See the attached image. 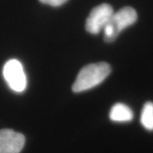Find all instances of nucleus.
Masks as SVG:
<instances>
[{
  "label": "nucleus",
  "mask_w": 153,
  "mask_h": 153,
  "mask_svg": "<svg viewBox=\"0 0 153 153\" xmlns=\"http://www.w3.org/2000/svg\"><path fill=\"white\" fill-rule=\"evenodd\" d=\"M113 13L112 7L108 4H101L94 7L89 13L85 23V28L88 33L98 34L103 31L105 26L109 22Z\"/></svg>",
  "instance_id": "nucleus-4"
},
{
  "label": "nucleus",
  "mask_w": 153,
  "mask_h": 153,
  "mask_svg": "<svg viewBox=\"0 0 153 153\" xmlns=\"http://www.w3.org/2000/svg\"><path fill=\"white\" fill-rule=\"evenodd\" d=\"M111 66L105 62L89 64L82 67L72 84V91L80 93L96 87L111 73Z\"/></svg>",
  "instance_id": "nucleus-1"
},
{
  "label": "nucleus",
  "mask_w": 153,
  "mask_h": 153,
  "mask_svg": "<svg viewBox=\"0 0 153 153\" xmlns=\"http://www.w3.org/2000/svg\"><path fill=\"white\" fill-rule=\"evenodd\" d=\"M3 75L7 84L16 93L23 92L27 84V76L22 64L16 59H11L5 63Z\"/></svg>",
  "instance_id": "nucleus-3"
},
{
  "label": "nucleus",
  "mask_w": 153,
  "mask_h": 153,
  "mask_svg": "<svg viewBox=\"0 0 153 153\" xmlns=\"http://www.w3.org/2000/svg\"><path fill=\"white\" fill-rule=\"evenodd\" d=\"M25 136L12 129L0 130V153H20L25 146Z\"/></svg>",
  "instance_id": "nucleus-5"
},
{
  "label": "nucleus",
  "mask_w": 153,
  "mask_h": 153,
  "mask_svg": "<svg viewBox=\"0 0 153 153\" xmlns=\"http://www.w3.org/2000/svg\"><path fill=\"white\" fill-rule=\"evenodd\" d=\"M68 0H39L42 4H48V5L53 6V7H58V6L64 4Z\"/></svg>",
  "instance_id": "nucleus-8"
},
{
  "label": "nucleus",
  "mask_w": 153,
  "mask_h": 153,
  "mask_svg": "<svg viewBox=\"0 0 153 153\" xmlns=\"http://www.w3.org/2000/svg\"><path fill=\"white\" fill-rule=\"evenodd\" d=\"M110 119L117 123L130 122L134 117L132 110L124 104H115L110 111Z\"/></svg>",
  "instance_id": "nucleus-6"
},
{
  "label": "nucleus",
  "mask_w": 153,
  "mask_h": 153,
  "mask_svg": "<svg viewBox=\"0 0 153 153\" xmlns=\"http://www.w3.org/2000/svg\"><path fill=\"white\" fill-rule=\"evenodd\" d=\"M140 123L143 127L149 131L153 130V103L146 102L144 105L140 117Z\"/></svg>",
  "instance_id": "nucleus-7"
},
{
  "label": "nucleus",
  "mask_w": 153,
  "mask_h": 153,
  "mask_svg": "<svg viewBox=\"0 0 153 153\" xmlns=\"http://www.w3.org/2000/svg\"><path fill=\"white\" fill-rule=\"evenodd\" d=\"M137 17L136 11L131 7H124L113 13L103 29L105 41L107 43L113 42L123 29L136 22Z\"/></svg>",
  "instance_id": "nucleus-2"
}]
</instances>
